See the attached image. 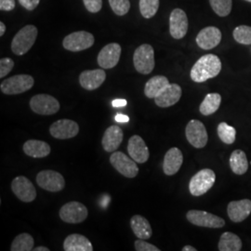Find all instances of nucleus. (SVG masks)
Instances as JSON below:
<instances>
[{
    "instance_id": "f257e3e1",
    "label": "nucleus",
    "mask_w": 251,
    "mask_h": 251,
    "mask_svg": "<svg viewBox=\"0 0 251 251\" xmlns=\"http://www.w3.org/2000/svg\"><path fill=\"white\" fill-rule=\"evenodd\" d=\"M222 70V62L214 54H206L202 56L194 64L190 75L192 80L197 83H203L210 78L216 77Z\"/></svg>"
},
{
    "instance_id": "f03ea898",
    "label": "nucleus",
    "mask_w": 251,
    "mask_h": 251,
    "mask_svg": "<svg viewBox=\"0 0 251 251\" xmlns=\"http://www.w3.org/2000/svg\"><path fill=\"white\" fill-rule=\"evenodd\" d=\"M37 28L35 25H26L22 28L11 42V50L15 55L26 53L34 46L37 37Z\"/></svg>"
},
{
    "instance_id": "7ed1b4c3",
    "label": "nucleus",
    "mask_w": 251,
    "mask_h": 251,
    "mask_svg": "<svg viewBox=\"0 0 251 251\" xmlns=\"http://www.w3.org/2000/svg\"><path fill=\"white\" fill-rule=\"evenodd\" d=\"M215 180V172L204 169L192 177L189 182V191L194 197H201L213 187Z\"/></svg>"
},
{
    "instance_id": "20e7f679",
    "label": "nucleus",
    "mask_w": 251,
    "mask_h": 251,
    "mask_svg": "<svg viewBox=\"0 0 251 251\" xmlns=\"http://www.w3.org/2000/svg\"><path fill=\"white\" fill-rule=\"evenodd\" d=\"M35 84L33 76L29 75H17L3 81L0 85L1 91L7 95H16L31 90Z\"/></svg>"
},
{
    "instance_id": "39448f33",
    "label": "nucleus",
    "mask_w": 251,
    "mask_h": 251,
    "mask_svg": "<svg viewBox=\"0 0 251 251\" xmlns=\"http://www.w3.org/2000/svg\"><path fill=\"white\" fill-rule=\"evenodd\" d=\"M133 63L137 72L149 75L154 68V51L151 45L143 44L138 47L133 55Z\"/></svg>"
},
{
    "instance_id": "423d86ee",
    "label": "nucleus",
    "mask_w": 251,
    "mask_h": 251,
    "mask_svg": "<svg viewBox=\"0 0 251 251\" xmlns=\"http://www.w3.org/2000/svg\"><path fill=\"white\" fill-rule=\"evenodd\" d=\"M94 44V36L86 31L74 32L64 37L63 48L72 52H78L90 49Z\"/></svg>"
},
{
    "instance_id": "0eeeda50",
    "label": "nucleus",
    "mask_w": 251,
    "mask_h": 251,
    "mask_svg": "<svg viewBox=\"0 0 251 251\" xmlns=\"http://www.w3.org/2000/svg\"><path fill=\"white\" fill-rule=\"evenodd\" d=\"M60 218L66 224L76 225L84 222L88 214V208L80 202L73 201L66 203L60 209Z\"/></svg>"
},
{
    "instance_id": "6e6552de",
    "label": "nucleus",
    "mask_w": 251,
    "mask_h": 251,
    "mask_svg": "<svg viewBox=\"0 0 251 251\" xmlns=\"http://www.w3.org/2000/svg\"><path fill=\"white\" fill-rule=\"evenodd\" d=\"M32 111L38 115L50 116L59 112L60 102L49 94H37L30 100Z\"/></svg>"
},
{
    "instance_id": "1a4fd4ad",
    "label": "nucleus",
    "mask_w": 251,
    "mask_h": 251,
    "mask_svg": "<svg viewBox=\"0 0 251 251\" xmlns=\"http://www.w3.org/2000/svg\"><path fill=\"white\" fill-rule=\"evenodd\" d=\"M110 163L120 174L126 178L132 179L139 173V168L136 164L137 162L126 155L124 152H113L110 156Z\"/></svg>"
},
{
    "instance_id": "9d476101",
    "label": "nucleus",
    "mask_w": 251,
    "mask_h": 251,
    "mask_svg": "<svg viewBox=\"0 0 251 251\" xmlns=\"http://www.w3.org/2000/svg\"><path fill=\"white\" fill-rule=\"evenodd\" d=\"M185 135L189 144L196 148H204L207 144L208 136L206 126L199 120L193 119L189 122L185 128Z\"/></svg>"
},
{
    "instance_id": "9b49d317",
    "label": "nucleus",
    "mask_w": 251,
    "mask_h": 251,
    "mask_svg": "<svg viewBox=\"0 0 251 251\" xmlns=\"http://www.w3.org/2000/svg\"><path fill=\"white\" fill-rule=\"evenodd\" d=\"M186 218L192 225L207 228H222L225 225L224 219L203 210H189Z\"/></svg>"
},
{
    "instance_id": "f8f14e48",
    "label": "nucleus",
    "mask_w": 251,
    "mask_h": 251,
    "mask_svg": "<svg viewBox=\"0 0 251 251\" xmlns=\"http://www.w3.org/2000/svg\"><path fill=\"white\" fill-rule=\"evenodd\" d=\"M36 182L40 188L49 192H60L65 186L63 175L57 171H42L36 176Z\"/></svg>"
},
{
    "instance_id": "ddd939ff",
    "label": "nucleus",
    "mask_w": 251,
    "mask_h": 251,
    "mask_svg": "<svg viewBox=\"0 0 251 251\" xmlns=\"http://www.w3.org/2000/svg\"><path fill=\"white\" fill-rule=\"evenodd\" d=\"M11 190L17 198L25 202H33L36 198V190L32 181L25 176H18L11 182Z\"/></svg>"
},
{
    "instance_id": "4468645a",
    "label": "nucleus",
    "mask_w": 251,
    "mask_h": 251,
    "mask_svg": "<svg viewBox=\"0 0 251 251\" xmlns=\"http://www.w3.org/2000/svg\"><path fill=\"white\" fill-rule=\"evenodd\" d=\"M50 132L56 139L66 140L78 134L79 126L75 121L70 119H60L50 126Z\"/></svg>"
},
{
    "instance_id": "2eb2a0df",
    "label": "nucleus",
    "mask_w": 251,
    "mask_h": 251,
    "mask_svg": "<svg viewBox=\"0 0 251 251\" xmlns=\"http://www.w3.org/2000/svg\"><path fill=\"white\" fill-rule=\"evenodd\" d=\"M188 31V18L186 13L180 9L172 10L170 17V32L173 38L181 39Z\"/></svg>"
},
{
    "instance_id": "dca6fc26",
    "label": "nucleus",
    "mask_w": 251,
    "mask_h": 251,
    "mask_svg": "<svg viewBox=\"0 0 251 251\" xmlns=\"http://www.w3.org/2000/svg\"><path fill=\"white\" fill-rule=\"evenodd\" d=\"M121 56V46L117 43H110L102 48L98 55V63L103 69L116 67Z\"/></svg>"
},
{
    "instance_id": "f3484780",
    "label": "nucleus",
    "mask_w": 251,
    "mask_h": 251,
    "mask_svg": "<svg viewBox=\"0 0 251 251\" xmlns=\"http://www.w3.org/2000/svg\"><path fill=\"white\" fill-rule=\"evenodd\" d=\"M127 152L130 157L139 164H144L148 161L150 152L144 139L141 136H132L127 144Z\"/></svg>"
},
{
    "instance_id": "a211bd4d",
    "label": "nucleus",
    "mask_w": 251,
    "mask_h": 251,
    "mask_svg": "<svg viewBox=\"0 0 251 251\" xmlns=\"http://www.w3.org/2000/svg\"><path fill=\"white\" fill-rule=\"evenodd\" d=\"M222 32L219 28L208 26L202 29L198 36L197 43L203 50H212L221 43Z\"/></svg>"
},
{
    "instance_id": "6ab92c4d",
    "label": "nucleus",
    "mask_w": 251,
    "mask_h": 251,
    "mask_svg": "<svg viewBox=\"0 0 251 251\" xmlns=\"http://www.w3.org/2000/svg\"><path fill=\"white\" fill-rule=\"evenodd\" d=\"M182 94V90L178 84H170L165 90L161 91L155 98L154 101L157 106L162 108L171 107L179 101Z\"/></svg>"
},
{
    "instance_id": "aec40b11",
    "label": "nucleus",
    "mask_w": 251,
    "mask_h": 251,
    "mask_svg": "<svg viewBox=\"0 0 251 251\" xmlns=\"http://www.w3.org/2000/svg\"><path fill=\"white\" fill-rule=\"evenodd\" d=\"M227 213L233 223H242L251 213V200L232 201L227 206Z\"/></svg>"
},
{
    "instance_id": "412c9836",
    "label": "nucleus",
    "mask_w": 251,
    "mask_h": 251,
    "mask_svg": "<svg viewBox=\"0 0 251 251\" xmlns=\"http://www.w3.org/2000/svg\"><path fill=\"white\" fill-rule=\"evenodd\" d=\"M106 78V74L102 69L86 70L79 75V83L83 89L87 90H97Z\"/></svg>"
},
{
    "instance_id": "4be33fe9",
    "label": "nucleus",
    "mask_w": 251,
    "mask_h": 251,
    "mask_svg": "<svg viewBox=\"0 0 251 251\" xmlns=\"http://www.w3.org/2000/svg\"><path fill=\"white\" fill-rule=\"evenodd\" d=\"M183 162L182 152L179 148L173 147L166 152L164 162H163V171L168 176L175 175L179 171Z\"/></svg>"
},
{
    "instance_id": "5701e85b",
    "label": "nucleus",
    "mask_w": 251,
    "mask_h": 251,
    "mask_svg": "<svg viewBox=\"0 0 251 251\" xmlns=\"http://www.w3.org/2000/svg\"><path fill=\"white\" fill-rule=\"evenodd\" d=\"M124 134L122 129L118 126H111L105 130L101 144L106 152H114L122 144Z\"/></svg>"
},
{
    "instance_id": "b1692460",
    "label": "nucleus",
    "mask_w": 251,
    "mask_h": 251,
    "mask_svg": "<svg viewBox=\"0 0 251 251\" xmlns=\"http://www.w3.org/2000/svg\"><path fill=\"white\" fill-rule=\"evenodd\" d=\"M63 250L65 251H92L93 246L86 236L79 233H73L65 238Z\"/></svg>"
},
{
    "instance_id": "393cba45",
    "label": "nucleus",
    "mask_w": 251,
    "mask_h": 251,
    "mask_svg": "<svg viewBox=\"0 0 251 251\" xmlns=\"http://www.w3.org/2000/svg\"><path fill=\"white\" fill-rule=\"evenodd\" d=\"M50 146L43 141L29 140L24 144V152L34 158H44L50 153Z\"/></svg>"
},
{
    "instance_id": "a878e982",
    "label": "nucleus",
    "mask_w": 251,
    "mask_h": 251,
    "mask_svg": "<svg viewBox=\"0 0 251 251\" xmlns=\"http://www.w3.org/2000/svg\"><path fill=\"white\" fill-rule=\"evenodd\" d=\"M169 79L164 75L152 76L146 82L144 88V94L149 99H154L161 91L170 85Z\"/></svg>"
},
{
    "instance_id": "bb28decb",
    "label": "nucleus",
    "mask_w": 251,
    "mask_h": 251,
    "mask_svg": "<svg viewBox=\"0 0 251 251\" xmlns=\"http://www.w3.org/2000/svg\"><path fill=\"white\" fill-rule=\"evenodd\" d=\"M130 227L139 239H149L152 236V227L144 217L134 215L130 219Z\"/></svg>"
},
{
    "instance_id": "cd10ccee",
    "label": "nucleus",
    "mask_w": 251,
    "mask_h": 251,
    "mask_svg": "<svg viewBox=\"0 0 251 251\" xmlns=\"http://www.w3.org/2000/svg\"><path fill=\"white\" fill-rule=\"evenodd\" d=\"M218 248L221 251H240L242 250V241L238 235L226 232L222 234Z\"/></svg>"
},
{
    "instance_id": "c85d7f7f",
    "label": "nucleus",
    "mask_w": 251,
    "mask_h": 251,
    "mask_svg": "<svg viewBox=\"0 0 251 251\" xmlns=\"http://www.w3.org/2000/svg\"><path fill=\"white\" fill-rule=\"evenodd\" d=\"M230 167L233 173L243 175L249 170V162L242 150H235L230 156Z\"/></svg>"
},
{
    "instance_id": "c756f323",
    "label": "nucleus",
    "mask_w": 251,
    "mask_h": 251,
    "mask_svg": "<svg viewBox=\"0 0 251 251\" xmlns=\"http://www.w3.org/2000/svg\"><path fill=\"white\" fill-rule=\"evenodd\" d=\"M222 103V96L219 93H208L200 104L199 111L204 116H210L218 111Z\"/></svg>"
},
{
    "instance_id": "7c9ffc66",
    "label": "nucleus",
    "mask_w": 251,
    "mask_h": 251,
    "mask_svg": "<svg viewBox=\"0 0 251 251\" xmlns=\"http://www.w3.org/2000/svg\"><path fill=\"white\" fill-rule=\"evenodd\" d=\"M34 238L29 233H21L17 235L11 243V251H30L34 250Z\"/></svg>"
},
{
    "instance_id": "2f4dec72",
    "label": "nucleus",
    "mask_w": 251,
    "mask_h": 251,
    "mask_svg": "<svg viewBox=\"0 0 251 251\" xmlns=\"http://www.w3.org/2000/svg\"><path fill=\"white\" fill-rule=\"evenodd\" d=\"M218 136L223 143L232 144L236 138V130L232 126L228 125L226 122H222L218 126Z\"/></svg>"
},
{
    "instance_id": "473e14b6",
    "label": "nucleus",
    "mask_w": 251,
    "mask_h": 251,
    "mask_svg": "<svg viewBox=\"0 0 251 251\" xmlns=\"http://www.w3.org/2000/svg\"><path fill=\"white\" fill-rule=\"evenodd\" d=\"M159 8V0H140V11L145 19L153 17Z\"/></svg>"
},
{
    "instance_id": "72a5a7b5",
    "label": "nucleus",
    "mask_w": 251,
    "mask_h": 251,
    "mask_svg": "<svg viewBox=\"0 0 251 251\" xmlns=\"http://www.w3.org/2000/svg\"><path fill=\"white\" fill-rule=\"evenodd\" d=\"M210 6L217 15L228 16L232 10V0H209Z\"/></svg>"
},
{
    "instance_id": "f704fd0d",
    "label": "nucleus",
    "mask_w": 251,
    "mask_h": 251,
    "mask_svg": "<svg viewBox=\"0 0 251 251\" xmlns=\"http://www.w3.org/2000/svg\"><path fill=\"white\" fill-rule=\"evenodd\" d=\"M233 38L243 45H251V27L240 25L233 30Z\"/></svg>"
},
{
    "instance_id": "c9c22d12",
    "label": "nucleus",
    "mask_w": 251,
    "mask_h": 251,
    "mask_svg": "<svg viewBox=\"0 0 251 251\" xmlns=\"http://www.w3.org/2000/svg\"><path fill=\"white\" fill-rule=\"evenodd\" d=\"M109 4L118 16L126 15L130 9L129 0H109Z\"/></svg>"
},
{
    "instance_id": "e433bc0d",
    "label": "nucleus",
    "mask_w": 251,
    "mask_h": 251,
    "mask_svg": "<svg viewBox=\"0 0 251 251\" xmlns=\"http://www.w3.org/2000/svg\"><path fill=\"white\" fill-rule=\"evenodd\" d=\"M14 67V62L9 58H2L0 60V77L8 75Z\"/></svg>"
},
{
    "instance_id": "4c0bfd02",
    "label": "nucleus",
    "mask_w": 251,
    "mask_h": 251,
    "mask_svg": "<svg viewBox=\"0 0 251 251\" xmlns=\"http://www.w3.org/2000/svg\"><path fill=\"white\" fill-rule=\"evenodd\" d=\"M135 250L137 251H159L160 250L150 243L144 241V239L136 240L134 243Z\"/></svg>"
},
{
    "instance_id": "58836bf2",
    "label": "nucleus",
    "mask_w": 251,
    "mask_h": 251,
    "mask_svg": "<svg viewBox=\"0 0 251 251\" xmlns=\"http://www.w3.org/2000/svg\"><path fill=\"white\" fill-rule=\"evenodd\" d=\"M86 9L92 13H97L101 9L102 0H83Z\"/></svg>"
},
{
    "instance_id": "ea45409f",
    "label": "nucleus",
    "mask_w": 251,
    "mask_h": 251,
    "mask_svg": "<svg viewBox=\"0 0 251 251\" xmlns=\"http://www.w3.org/2000/svg\"><path fill=\"white\" fill-rule=\"evenodd\" d=\"M40 0H19V3L28 10H34L38 6Z\"/></svg>"
},
{
    "instance_id": "a19ab883",
    "label": "nucleus",
    "mask_w": 251,
    "mask_h": 251,
    "mask_svg": "<svg viewBox=\"0 0 251 251\" xmlns=\"http://www.w3.org/2000/svg\"><path fill=\"white\" fill-rule=\"evenodd\" d=\"M15 8V0H0V9L9 11Z\"/></svg>"
},
{
    "instance_id": "79ce46f5",
    "label": "nucleus",
    "mask_w": 251,
    "mask_h": 251,
    "mask_svg": "<svg viewBox=\"0 0 251 251\" xmlns=\"http://www.w3.org/2000/svg\"><path fill=\"white\" fill-rule=\"evenodd\" d=\"M127 101L125 99H116L112 101V105L114 107H125Z\"/></svg>"
},
{
    "instance_id": "37998d69",
    "label": "nucleus",
    "mask_w": 251,
    "mask_h": 251,
    "mask_svg": "<svg viewBox=\"0 0 251 251\" xmlns=\"http://www.w3.org/2000/svg\"><path fill=\"white\" fill-rule=\"evenodd\" d=\"M115 119L117 122H119V123H126L129 121V117L126 115H123V114H117Z\"/></svg>"
},
{
    "instance_id": "c03bdc74",
    "label": "nucleus",
    "mask_w": 251,
    "mask_h": 251,
    "mask_svg": "<svg viewBox=\"0 0 251 251\" xmlns=\"http://www.w3.org/2000/svg\"><path fill=\"white\" fill-rule=\"evenodd\" d=\"M5 32H6V26H5L4 23L1 22V23H0V36H4Z\"/></svg>"
},
{
    "instance_id": "a18cd8bd",
    "label": "nucleus",
    "mask_w": 251,
    "mask_h": 251,
    "mask_svg": "<svg viewBox=\"0 0 251 251\" xmlns=\"http://www.w3.org/2000/svg\"><path fill=\"white\" fill-rule=\"evenodd\" d=\"M182 251H197V249L196 248H194V247H192V246H185V247H183L182 248Z\"/></svg>"
},
{
    "instance_id": "49530a36",
    "label": "nucleus",
    "mask_w": 251,
    "mask_h": 251,
    "mask_svg": "<svg viewBox=\"0 0 251 251\" xmlns=\"http://www.w3.org/2000/svg\"><path fill=\"white\" fill-rule=\"evenodd\" d=\"M35 251H50V250L48 249V248H46V247H38V248H36Z\"/></svg>"
},
{
    "instance_id": "de8ad7c7",
    "label": "nucleus",
    "mask_w": 251,
    "mask_h": 251,
    "mask_svg": "<svg viewBox=\"0 0 251 251\" xmlns=\"http://www.w3.org/2000/svg\"><path fill=\"white\" fill-rule=\"evenodd\" d=\"M246 1H249V2H251V0H246Z\"/></svg>"
}]
</instances>
